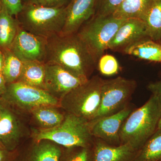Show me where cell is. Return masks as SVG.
<instances>
[{
    "label": "cell",
    "mask_w": 161,
    "mask_h": 161,
    "mask_svg": "<svg viewBox=\"0 0 161 161\" xmlns=\"http://www.w3.org/2000/svg\"><path fill=\"white\" fill-rule=\"evenodd\" d=\"M45 63L58 64L78 78L88 80L97 65L86 44L77 33L47 39Z\"/></svg>",
    "instance_id": "1"
},
{
    "label": "cell",
    "mask_w": 161,
    "mask_h": 161,
    "mask_svg": "<svg viewBox=\"0 0 161 161\" xmlns=\"http://www.w3.org/2000/svg\"><path fill=\"white\" fill-rule=\"evenodd\" d=\"M161 116L160 103L157 96L152 95L124 122L119 131L121 144H128L137 151L139 150L158 130Z\"/></svg>",
    "instance_id": "2"
},
{
    "label": "cell",
    "mask_w": 161,
    "mask_h": 161,
    "mask_svg": "<svg viewBox=\"0 0 161 161\" xmlns=\"http://www.w3.org/2000/svg\"><path fill=\"white\" fill-rule=\"evenodd\" d=\"M66 16V7L51 8L28 2L23 3L15 17L22 29L47 39L61 34Z\"/></svg>",
    "instance_id": "3"
},
{
    "label": "cell",
    "mask_w": 161,
    "mask_h": 161,
    "mask_svg": "<svg viewBox=\"0 0 161 161\" xmlns=\"http://www.w3.org/2000/svg\"><path fill=\"white\" fill-rule=\"evenodd\" d=\"M31 138L37 141L48 140L65 148L92 147L95 140L89 121L66 112L58 126L49 130H34Z\"/></svg>",
    "instance_id": "4"
},
{
    "label": "cell",
    "mask_w": 161,
    "mask_h": 161,
    "mask_svg": "<svg viewBox=\"0 0 161 161\" xmlns=\"http://www.w3.org/2000/svg\"><path fill=\"white\" fill-rule=\"evenodd\" d=\"M103 79L94 76L71 91L60 100L64 112L91 121L100 107Z\"/></svg>",
    "instance_id": "5"
},
{
    "label": "cell",
    "mask_w": 161,
    "mask_h": 161,
    "mask_svg": "<svg viewBox=\"0 0 161 161\" xmlns=\"http://www.w3.org/2000/svg\"><path fill=\"white\" fill-rule=\"evenodd\" d=\"M126 19L94 15L78 31L79 36L89 49L97 63L121 25Z\"/></svg>",
    "instance_id": "6"
},
{
    "label": "cell",
    "mask_w": 161,
    "mask_h": 161,
    "mask_svg": "<svg viewBox=\"0 0 161 161\" xmlns=\"http://www.w3.org/2000/svg\"><path fill=\"white\" fill-rule=\"evenodd\" d=\"M136 87L135 80L122 77L103 80L99 110L94 119L90 121V123L113 115L125 108L129 104Z\"/></svg>",
    "instance_id": "7"
},
{
    "label": "cell",
    "mask_w": 161,
    "mask_h": 161,
    "mask_svg": "<svg viewBox=\"0 0 161 161\" xmlns=\"http://www.w3.org/2000/svg\"><path fill=\"white\" fill-rule=\"evenodd\" d=\"M25 114L0 98V144L9 151H15L32 136Z\"/></svg>",
    "instance_id": "8"
},
{
    "label": "cell",
    "mask_w": 161,
    "mask_h": 161,
    "mask_svg": "<svg viewBox=\"0 0 161 161\" xmlns=\"http://www.w3.org/2000/svg\"><path fill=\"white\" fill-rule=\"evenodd\" d=\"M1 98L13 108L26 114L42 106L60 107V101L46 90L19 81L7 84L6 93Z\"/></svg>",
    "instance_id": "9"
},
{
    "label": "cell",
    "mask_w": 161,
    "mask_h": 161,
    "mask_svg": "<svg viewBox=\"0 0 161 161\" xmlns=\"http://www.w3.org/2000/svg\"><path fill=\"white\" fill-rule=\"evenodd\" d=\"M47 39L32 34L19 27L9 49L23 61L45 63Z\"/></svg>",
    "instance_id": "10"
},
{
    "label": "cell",
    "mask_w": 161,
    "mask_h": 161,
    "mask_svg": "<svg viewBox=\"0 0 161 161\" xmlns=\"http://www.w3.org/2000/svg\"><path fill=\"white\" fill-rule=\"evenodd\" d=\"M31 140L16 150L11 161H62L64 147L48 140Z\"/></svg>",
    "instance_id": "11"
},
{
    "label": "cell",
    "mask_w": 161,
    "mask_h": 161,
    "mask_svg": "<svg viewBox=\"0 0 161 161\" xmlns=\"http://www.w3.org/2000/svg\"><path fill=\"white\" fill-rule=\"evenodd\" d=\"M87 80L72 75L58 64L45 63V90L58 100Z\"/></svg>",
    "instance_id": "12"
},
{
    "label": "cell",
    "mask_w": 161,
    "mask_h": 161,
    "mask_svg": "<svg viewBox=\"0 0 161 161\" xmlns=\"http://www.w3.org/2000/svg\"><path fill=\"white\" fill-rule=\"evenodd\" d=\"M133 108L128 105L118 112L105 116L93 123H90L93 136L111 146L121 145L119 131L124 122Z\"/></svg>",
    "instance_id": "13"
},
{
    "label": "cell",
    "mask_w": 161,
    "mask_h": 161,
    "mask_svg": "<svg viewBox=\"0 0 161 161\" xmlns=\"http://www.w3.org/2000/svg\"><path fill=\"white\" fill-rule=\"evenodd\" d=\"M98 0H71L66 7L65 24L60 35L77 33L96 11Z\"/></svg>",
    "instance_id": "14"
},
{
    "label": "cell",
    "mask_w": 161,
    "mask_h": 161,
    "mask_svg": "<svg viewBox=\"0 0 161 161\" xmlns=\"http://www.w3.org/2000/svg\"><path fill=\"white\" fill-rule=\"evenodd\" d=\"M146 38L149 37L143 20L139 19H128L117 30L108 46V49L122 52L130 44Z\"/></svg>",
    "instance_id": "15"
},
{
    "label": "cell",
    "mask_w": 161,
    "mask_h": 161,
    "mask_svg": "<svg viewBox=\"0 0 161 161\" xmlns=\"http://www.w3.org/2000/svg\"><path fill=\"white\" fill-rule=\"evenodd\" d=\"M94 161H135L137 150L128 144L111 146L95 138Z\"/></svg>",
    "instance_id": "16"
},
{
    "label": "cell",
    "mask_w": 161,
    "mask_h": 161,
    "mask_svg": "<svg viewBox=\"0 0 161 161\" xmlns=\"http://www.w3.org/2000/svg\"><path fill=\"white\" fill-rule=\"evenodd\" d=\"M60 107L42 106L36 108L28 113L31 121L37 130H46L58 126L65 117V112H61Z\"/></svg>",
    "instance_id": "17"
},
{
    "label": "cell",
    "mask_w": 161,
    "mask_h": 161,
    "mask_svg": "<svg viewBox=\"0 0 161 161\" xmlns=\"http://www.w3.org/2000/svg\"><path fill=\"white\" fill-rule=\"evenodd\" d=\"M122 52L142 60L161 63V45L150 38H144L130 44Z\"/></svg>",
    "instance_id": "18"
},
{
    "label": "cell",
    "mask_w": 161,
    "mask_h": 161,
    "mask_svg": "<svg viewBox=\"0 0 161 161\" xmlns=\"http://www.w3.org/2000/svg\"><path fill=\"white\" fill-rule=\"evenodd\" d=\"M153 0H123L112 14L120 19H139L143 20Z\"/></svg>",
    "instance_id": "19"
},
{
    "label": "cell",
    "mask_w": 161,
    "mask_h": 161,
    "mask_svg": "<svg viewBox=\"0 0 161 161\" xmlns=\"http://www.w3.org/2000/svg\"><path fill=\"white\" fill-rule=\"evenodd\" d=\"M23 62V70L18 81L45 90V63L37 61Z\"/></svg>",
    "instance_id": "20"
},
{
    "label": "cell",
    "mask_w": 161,
    "mask_h": 161,
    "mask_svg": "<svg viewBox=\"0 0 161 161\" xmlns=\"http://www.w3.org/2000/svg\"><path fill=\"white\" fill-rule=\"evenodd\" d=\"M16 18L3 5L0 10V49H9L19 28Z\"/></svg>",
    "instance_id": "21"
},
{
    "label": "cell",
    "mask_w": 161,
    "mask_h": 161,
    "mask_svg": "<svg viewBox=\"0 0 161 161\" xmlns=\"http://www.w3.org/2000/svg\"><path fill=\"white\" fill-rule=\"evenodd\" d=\"M161 160V129H158L137 150L135 161H159Z\"/></svg>",
    "instance_id": "22"
},
{
    "label": "cell",
    "mask_w": 161,
    "mask_h": 161,
    "mask_svg": "<svg viewBox=\"0 0 161 161\" xmlns=\"http://www.w3.org/2000/svg\"><path fill=\"white\" fill-rule=\"evenodd\" d=\"M143 21L148 37L158 42L161 39V0H153Z\"/></svg>",
    "instance_id": "23"
},
{
    "label": "cell",
    "mask_w": 161,
    "mask_h": 161,
    "mask_svg": "<svg viewBox=\"0 0 161 161\" xmlns=\"http://www.w3.org/2000/svg\"><path fill=\"white\" fill-rule=\"evenodd\" d=\"M3 51L4 54V63L2 72L6 83L9 84L17 82L22 74L23 62L9 49L3 50Z\"/></svg>",
    "instance_id": "24"
},
{
    "label": "cell",
    "mask_w": 161,
    "mask_h": 161,
    "mask_svg": "<svg viewBox=\"0 0 161 161\" xmlns=\"http://www.w3.org/2000/svg\"><path fill=\"white\" fill-rule=\"evenodd\" d=\"M62 161H94L93 146L65 148Z\"/></svg>",
    "instance_id": "25"
},
{
    "label": "cell",
    "mask_w": 161,
    "mask_h": 161,
    "mask_svg": "<svg viewBox=\"0 0 161 161\" xmlns=\"http://www.w3.org/2000/svg\"><path fill=\"white\" fill-rule=\"evenodd\" d=\"M97 66L101 74L107 76L118 74L120 69L117 59L109 54L103 55L98 60Z\"/></svg>",
    "instance_id": "26"
},
{
    "label": "cell",
    "mask_w": 161,
    "mask_h": 161,
    "mask_svg": "<svg viewBox=\"0 0 161 161\" xmlns=\"http://www.w3.org/2000/svg\"><path fill=\"white\" fill-rule=\"evenodd\" d=\"M123 0H98L94 15L108 16L112 15Z\"/></svg>",
    "instance_id": "27"
},
{
    "label": "cell",
    "mask_w": 161,
    "mask_h": 161,
    "mask_svg": "<svg viewBox=\"0 0 161 161\" xmlns=\"http://www.w3.org/2000/svg\"><path fill=\"white\" fill-rule=\"evenodd\" d=\"M71 1V0H31L29 2L45 7L62 8L67 7Z\"/></svg>",
    "instance_id": "28"
},
{
    "label": "cell",
    "mask_w": 161,
    "mask_h": 161,
    "mask_svg": "<svg viewBox=\"0 0 161 161\" xmlns=\"http://www.w3.org/2000/svg\"><path fill=\"white\" fill-rule=\"evenodd\" d=\"M9 14L15 17L23 7L22 0H1Z\"/></svg>",
    "instance_id": "29"
},
{
    "label": "cell",
    "mask_w": 161,
    "mask_h": 161,
    "mask_svg": "<svg viewBox=\"0 0 161 161\" xmlns=\"http://www.w3.org/2000/svg\"><path fill=\"white\" fill-rule=\"evenodd\" d=\"M147 89L152 93V95H155L158 98L161 106V78L158 81L148 84Z\"/></svg>",
    "instance_id": "30"
},
{
    "label": "cell",
    "mask_w": 161,
    "mask_h": 161,
    "mask_svg": "<svg viewBox=\"0 0 161 161\" xmlns=\"http://www.w3.org/2000/svg\"><path fill=\"white\" fill-rule=\"evenodd\" d=\"M15 151H10L0 144V161H11L14 157Z\"/></svg>",
    "instance_id": "31"
},
{
    "label": "cell",
    "mask_w": 161,
    "mask_h": 161,
    "mask_svg": "<svg viewBox=\"0 0 161 161\" xmlns=\"http://www.w3.org/2000/svg\"><path fill=\"white\" fill-rule=\"evenodd\" d=\"M7 83L2 72H0V98L6 93Z\"/></svg>",
    "instance_id": "32"
},
{
    "label": "cell",
    "mask_w": 161,
    "mask_h": 161,
    "mask_svg": "<svg viewBox=\"0 0 161 161\" xmlns=\"http://www.w3.org/2000/svg\"><path fill=\"white\" fill-rule=\"evenodd\" d=\"M4 63V54L2 50L0 49V72L3 70Z\"/></svg>",
    "instance_id": "33"
},
{
    "label": "cell",
    "mask_w": 161,
    "mask_h": 161,
    "mask_svg": "<svg viewBox=\"0 0 161 161\" xmlns=\"http://www.w3.org/2000/svg\"><path fill=\"white\" fill-rule=\"evenodd\" d=\"M158 129H161V116L159 120Z\"/></svg>",
    "instance_id": "34"
},
{
    "label": "cell",
    "mask_w": 161,
    "mask_h": 161,
    "mask_svg": "<svg viewBox=\"0 0 161 161\" xmlns=\"http://www.w3.org/2000/svg\"><path fill=\"white\" fill-rule=\"evenodd\" d=\"M31 0H22V3H28V2H30Z\"/></svg>",
    "instance_id": "35"
},
{
    "label": "cell",
    "mask_w": 161,
    "mask_h": 161,
    "mask_svg": "<svg viewBox=\"0 0 161 161\" xmlns=\"http://www.w3.org/2000/svg\"><path fill=\"white\" fill-rule=\"evenodd\" d=\"M3 5V3H2V1H1V0H0V10H1V9H2Z\"/></svg>",
    "instance_id": "36"
},
{
    "label": "cell",
    "mask_w": 161,
    "mask_h": 161,
    "mask_svg": "<svg viewBox=\"0 0 161 161\" xmlns=\"http://www.w3.org/2000/svg\"><path fill=\"white\" fill-rule=\"evenodd\" d=\"M158 43L160 44V45H161V39H160V40L159 41Z\"/></svg>",
    "instance_id": "37"
},
{
    "label": "cell",
    "mask_w": 161,
    "mask_h": 161,
    "mask_svg": "<svg viewBox=\"0 0 161 161\" xmlns=\"http://www.w3.org/2000/svg\"><path fill=\"white\" fill-rule=\"evenodd\" d=\"M160 76H161V71Z\"/></svg>",
    "instance_id": "38"
},
{
    "label": "cell",
    "mask_w": 161,
    "mask_h": 161,
    "mask_svg": "<svg viewBox=\"0 0 161 161\" xmlns=\"http://www.w3.org/2000/svg\"><path fill=\"white\" fill-rule=\"evenodd\" d=\"M159 161H161V160H160Z\"/></svg>",
    "instance_id": "39"
}]
</instances>
